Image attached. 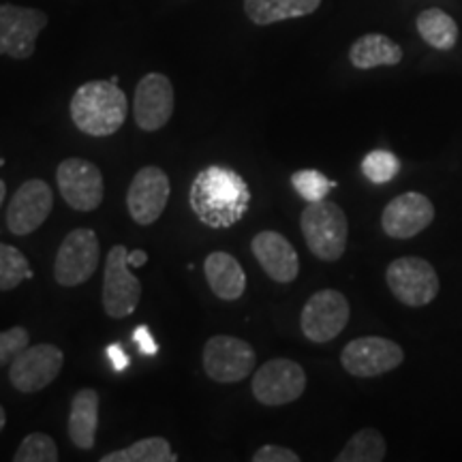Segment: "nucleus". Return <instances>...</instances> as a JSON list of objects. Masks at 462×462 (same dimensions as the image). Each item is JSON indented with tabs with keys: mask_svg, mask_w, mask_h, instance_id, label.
<instances>
[{
	"mask_svg": "<svg viewBox=\"0 0 462 462\" xmlns=\"http://www.w3.org/2000/svg\"><path fill=\"white\" fill-rule=\"evenodd\" d=\"M58 446L54 439L43 435V432H32L20 443L14 454V462H56Z\"/></svg>",
	"mask_w": 462,
	"mask_h": 462,
	"instance_id": "nucleus-28",
	"label": "nucleus"
},
{
	"mask_svg": "<svg viewBox=\"0 0 462 462\" xmlns=\"http://www.w3.org/2000/svg\"><path fill=\"white\" fill-rule=\"evenodd\" d=\"M5 198H7V184H5V180H0V206H3Z\"/></svg>",
	"mask_w": 462,
	"mask_h": 462,
	"instance_id": "nucleus-35",
	"label": "nucleus"
},
{
	"mask_svg": "<svg viewBox=\"0 0 462 462\" xmlns=\"http://www.w3.org/2000/svg\"><path fill=\"white\" fill-rule=\"evenodd\" d=\"M170 178L161 167H142L131 180L129 193H126V208L133 221L142 227L157 223L170 201Z\"/></svg>",
	"mask_w": 462,
	"mask_h": 462,
	"instance_id": "nucleus-14",
	"label": "nucleus"
},
{
	"mask_svg": "<svg viewBox=\"0 0 462 462\" xmlns=\"http://www.w3.org/2000/svg\"><path fill=\"white\" fill-rule=\"evenodd\" d=\"M129 251L123 245H116L109 251L103 273V310L107 317L123 319L135 313L142 298V282L129 268Z\"/></svg>",
	"mask_w": 462,
	"mask_h": 462,
	"instance_id": "nucleus-5",
	"label": "nucleus"
},
{
	"mask_svg": "<svg viewBox=\"0 0 462 462\" xmlns=\"http://www.w3.org/2000/svg\"><path fill=\"white\" fill-rule=\"evenodd\" d=\"M148 262V255L143 251H131L129 253V263L135 265V268H140V265H146Z\"/></svg>",
	"mask_w": 462,
	"mask_h": 462,
	"instance_id": "nucleus-34",
	"label": "nucleus"
},
{
	"mask_svg": "<svg viewBox=\"0 0 462 462\" xmlns=\"http://www.w3.org/2000/svg\"><path fill=\"white\" fill-rule=\"evenodd\" d=\"M432 221H435V206L426 195L415 190L398 195L383 208L381 215V227L390 238L396 240L413 238L430 227Z\"/></svg>",
	"mask_w": 462,
	"mask_h": 462,
	"instance_id": "nucleus-17",
	"label": "nucleus"
},
{
	"mask_svg": "<svg viewBox=\"0 0 462 462\" xmlns=\"http://www.w3.org/2000/svg\"><path fill=\"white\" fill-rule=\"evenodd\" d=\"M107 356H109V360H112L114 371H125V368L129 366V356L125 354L123 346H120L118 343L107 346Z\"/></svg>",
	"mask_w": 462,
	"mask_h": 462,
	"instance_id": "nucleus-33",
	"label": "nucleus"
},
{
	"mask_svg": "<svg viewBox=\"0 0 462 462\" xmlns=\"http://www.w3.org/2000/svg\"><path fill=\"white\" fill-rule=\"evenodd\" d=\"M204 274L212 293L218 300L234 302L245 296L246 291V274L242 270L238 259L225 251H215L206 257Z\"/></svg>",
	"mask_w": 462,
	"mask_h": 462,
	"instance_id": "nucleus-19",
	"label": "nucleus"
},
{
	"mask_svg": "<svg viewBox=\"0 0 462 462\" xmlns=\"http://www.w3.org/2000/svg\"><path fill=\"white\" fill-rule=\"evenodd\" d=\"M251 248L263 273L274 282H293L298 279V251L279 231H259L251 242Z\"/></svg>",
	"mask_w": 462,
	"mask_h": 462,
	"instance_id": "nucleus-18",
	"label": "nucleus"
},
{
	"mask_svg": "<svg viewBox=\"0 0 462 462\" xmlns=\"http://www.w3.org/2000/svg\"><path fill=\"white\" fill-rule=\"evenodd\" d=\"M56 182L62 199L78 212H92L103 204V173L86 159H65L56 170Z\"/></svg>",
	"mask_w": 462,
	"mask_h": 462,
	"instance_id": "nucleus-13",
	"label": "nucleus"
},
{
	"mask_svg": "<svg viewBox=\"0 0 462 462\" xmlns=\"http://www.w3.org/2000/svg\"><path fill=\"white\" fill-rule=\"evenodd\" d=\"M62 364H65V354L56 345L42 343L26 346L9 364V381L17 392L34 394L48 388L60 374Z\"/></svg>",
	"mask_w": 462,
	"mask_h": 462,
	"instance_id": "nucleus-12",
	"label": "nucleus"
},
{
	"mask_svg": "<svg viewBox=\"0 0 462 462\" xmlns=\"http://www.w3.org/2000/svg\"><path fill=\"white\" fill-rule=\"evenodd\" d=\"M321 0H245V14L253 24L270 26L315 14Z\"/></svg>",
	"mask_w": 462,
	"mask_h": 462,
	"instance_id": "nucleus-22",
	"label": "nucleus"
},
{
	"mask_svg": "<svg viewBox=\"0 0 462 462\" xmlns=\"http://www.w3.org/2000/svg\"><path fill=\"white\" fill-rule=\"evenodd\" d=\"M48 15L32 7L0 5V56L28 60L37 48L39 32L48 26Z\"/></svg>",
	"mask_w": 462,
	"mask_h": 462,
	"instance_id": "nucleus-8",
	"label": "nucleus"
},
{
	"mask_svg": "<svg viewBox=\"0 0 462 462\" xmlns=\"http://www.w3.org/2000/svg\"><path fill=\"white\" fill-rule=\"evenodd\" d=\"M401 171V161L390 150H373L362 161V173L374 184L390 182Z\"/></svg>",
	"mask_w": 462,
	"mask_h": 462,
	"instance_id": "nucleus-27",
	"label": "nucleus"
},
{
	"mask_svg": "<svg viewBox=\"0 0 462 462\" xmlns=\"http://www.w3.org/2000/svg\"><path fill=\"white\" fill-rule=\"evenodd\" d=\"M97 426H99V394L90 388L79 390L71 401L67 424L73 446L79 449L95 448Z\"/></svg>",
	"mask_w": 462,
	"mask_h": 462,
	"instance_id": "nucleus-20",
	"label": "nucleus"
},
{
	"mask_svg": "<svg viewBox=\"0 0 462 462\" xmlns=\"http://www.w3.org/2000/svg\"><path fill=\"white\" fill-rule=\"evenodd\" d=\"M291 184L296 189V193L304 201H319L326 199V195L337 187L332 180H328L321 171L317 170H300L291 176Z\"/></svg>",
	"mask_w": 462,
	"mask_h": 462,
	"instance_id": "nucleus-29",
	"label": "nucleus"
},
{
	"mask_svg": "<svg viewBox=\"0 0 462 462\" xmlns=\"http://www.w3.org/2000/svg\"><path fill=\"white\" fill-rule=\"evenodd\" d=\"M404 360L402 346L383 337H362L345 345L340 364L357 379H373L398 368Z\"/></svg>",
	"mask_w": 462,
	"mask_h": 462,
	"instance_id": "nucleus-10",
	"label": "nucleus"
},
{
	"mask_svg": "<svg viewBox=\"0 0 462 462\" xmlns=\"http://www.w3.org/2000/svg\"><path fill=\"white\" fill-rule=\"evenodd\" d=\"M385 282L398 302L413 309L430 304L441 289L437 270L421 257L394 259L385 270Z\"/></svg>",
	"mask_w": 462,
	"mask_h": 462,
	"instance_id": "nucleus-4",
	"label": "nucleus"
},
{
	"mask_svg": "<svg viewBox=\"0 0 462 462\" xmlns=\"http://www.w3.org/2000/svg\"><path fill=\"white\" fill-rule=\"evenodd\" d=\"M28 343H31V334L22 326L0 332V368L9 366L14 357L26 349Z\"/></svg>",
	"mask_w": 462,
	"mask_h": 462,
	"instance_id": "nucleus-30",
	"label": "nucleus"
},
{
	"mask_svg": "<svg viewBox=\"0 0 462 462\" xmlns=\"http://www.w3.org/2000/svg\"><path fill=\"white\" fill-rule=\"evenodd\" d=\"M388 454L385 439L379 430L362 429L340 449L337 462H381Z\"/></svg>",
	"mask_w": 462,
	"mask_h": 462,
	"instance_id": "nucleus-24",
	"label": "nucleus"
},
{
	"mask_svg": "<svg viewBox=\"0 0 462 462\" xmlns=\"http://www.w3.org/2000/svg\"><path fill=\"white\" fill-rule=\"evenodd\" d=\"M253 396L265 407L296 402L306 390V373L298 362L289 357L268 360L253 374Z\"/></svg>",
	"mask_w": 462,
	"mask_h": 462,
	"instance_id": "nucleus-7",
	"label": "nucleus"
},
{
	"mask_svg": "<svg viewBox=\"0 0 462 462\" xmlns=\"http://www.w3.org/2000/svg\"><path fill=\"white\" fill-rule=\"evenodd\" d=\"M5 424H7V413H5V409L0 407V432H3Z\"/></svg>",
	"mask_w": 462,
	"mask_h": 462,
	"instance_id": "nucleus-36",
	"label": "nucleus"
},
{
	"mask_svg": "<svg viewBox=\"0 0 462 462\" xmlns=\"http://www.w3.org/2000/svg\"><path fill=\"white\" fill-rule=\"evenodd\" d=\"M54 208V193L50 184L39 178L26 180L15 190L7 208V227L14 236H28L48 221Z\"/></svg>",
	"mask_w": 462,
	"mask_h": 462,
	"instance_id": "nucleus-16",
	"label": "nucleus"
},
{
	"mask_svg": "<svg viewBox=\"0 0 462 462\" xmlns=\"http://www.w3.org/2000/svg\"><path fill=\"white\" fill-rule=\"evenodd\" d=\"M255 351L246 340L218 334L204 346V371L215 383H238L255 368Z\"/></svg>",
	"mask_w": 462,
	"mask_h": 462,
	"instance_id": "nucleus-11",
	"label": "nucleus"
},
{
	"mask_svg": "<svg viewBox=\"0 0 462 462\" xmlns=\"http://www.w3.org/2000/svg\"><path fill=\"white\" fill-rule=\"evenodd\" d=\"M351 317V306L337 289H321L306 300L300 328L310 343H330L345 330Z\"/></svg>",
	"mask_w": 462,
	"mask_h": 462,
	"instance_id": "nucleus-6",
	"label": "nucleus"
},
{
	"mask_svg": "<svg viewBox=\"0 0 462 462\" xmlns=\"http://www.w3.org/2000/svg\"><path fill=\"white\" fill-rule=\"evenodd\" d=\"M0 167H3V159H0Z\"/></svg>",
	"mask_w": 462,
	"mask_h": 462,
	"instance_id": "nucleus-37",
	"label": "nucleus"
},
{
	"mask_svg": "<svg viewBox=\"0 0 462 462\" xmlns=\"http://www.w3.org/2000/svg\"><path fill=\"white\" fill-rule=\"evenodd\" d=\"M99 238L92 229H73L56 253L54 279L62 287L84 285L99 265Z\"/></svg>",
	"mask_w": 462,
	"mask_h": 462,
	"instance_id": "nucleus-9",
	"label": "nucleus"
},
{
	"mask_svg": "<svg viewBox=\"0 0 462 462\" xmlns=\"http://www.w3.org/2000/svg\"><path fill=\"white\" fill-rule=\"evenodd\" d=\"M189 206L201 225L210 229L234 227L251 206V189L238 171L210 165L195 176Z\"/></svg>",
	"mask_w": 462,
	"mask_h": 462,
	"instance_id": "nucleus-1",
	"label": "nucleus"
},
{
	"mask_svg": "<svg viewBox=\"0 0 462 462\" xmlns=\"http://www.w3.org/2000/svg\"><path fill=\"white\" fill-rule=\"evenodd\" d=\"M133 340H135V345L140 346V351L143 356H154L159 351V346H157V343H154L148 326H137L135 330H133Z\"/></svg>",
	"mask_w": 462,
	"mask_h": 462,
	"instance_id": "nucleus-32",
	"label": "nucleus"
},
{
	"mask_svg": "<svg viewBox=\"0 0 462 462\" xmlns=\"http://www.w3.org/2000/svg\"><path fill=\"white\" fill-rule=\"evenodd\" d=\"M253 462H300V456L282 446H263L253 454Z\"/></svg>",
	"mask_w": 462,
	"mask_h": 462,
	"instance_id": "nucleus-31",
	"label": "nucleus"
},
{
	"mask_svg": "<svg viewBox=\"0 0 462 462\" xmlns=\"http://www.w3.org/2000/svg\"><path fill=\"white\" fill-rule=\"evenodd\" d=\"M404 51L396 42L379 32L364 34V37L356 39L349 50L351 65L360 71H368V69L377 67H396L402 60Z\"/></svg>",
	"mask_w": 462,
	"mask_h": 462,
	"instance_id": "nucleus-21",
	"label": "nucleus"
},
{
	"mask_svg": "<svg viewBox=\"0 0 462 462\" xmlns=\"http://www.w3.org/2000/svg\"><path fill=\"white\" fill-rule=\"evenodd\" d=\"M31 276V263L22 251L0 242V291H11Z\"/></svg>",
	"mask_w": 462,
	"mask_h": 462,
	"instance_id": "nucleus-26",
	"label": "nucleus"
},
{
	"mask_svg": "<svg viewBox=\"0 0 462 462\" xmlns=\"http://www.w3.org/2000/svg\"><path fill=\"white\" fill-rule=\"evenodd\" d=\"M306 246L321 262H338L345 255L349 223L343 208L334 201H310L300 217Z\"/></svg>",
	"mask_w": 462,
	"mask_h": 462,
	"instance_id": "nucleus-3",
	"label": "nucleus"
},
{
	"mask_svg": "<svg viewBox=\"0 0 462 462\" xmlns=\"http://www.w3.org/2000/svg\"><path fill=\"white\" fill-rule=\"evenodd\" d=\"M69 109L73 125L86 135L109 137L125 125L129 101L114 79H92L75 90Z\"/></svg>",
	"mask_w": 462,
	"mask_h": 462,
	"instance_id": "nucleus-2",
	"label": "nucleus"
},
{
	"mask_svg": "<svg viewBox=\"0 0 462 462\" xmlns=\"http://www.w3.org/2000/svg\"><path fill=\"white\" fill-rule=\"evenodd\" d=\"M415 26H418L420 37L435 50L449 51L458 42V24L452 15L439 7L421 11L415 20Z\"/></svg>",
	"mask_w": 462,
	"mask_h": 462,
	"instance_id": "nucleus-23",
	"label": "nucleus"
},
{
	"mask_svg": "<svg viewBox=\"0 0 462 462\" xmlns=\"http://www.w3.org/2000/svg\"><path fill=\"white\" fill-rule=\"evenodd\" d=\"M178 460L176 454H171L170 441L163 437H148L142 441L133 443L131 448L118 449L103 456L101 462H173Z\"/></svg>",
	"mask_w": 462,
	"mask_h": 462,
	"instance_id": "nucleus-25",
	"label": "nucleus"
},
{
	"mask_svg": "<svg viewBox=\"0 0 462 462\" xmlns=\"http://www.w3.org/2000/svg\"><path fill=\"white\" fill-rule=\"evenodd\" d=\"M173 107H176V97L170 78H165L163 73L143 75L133 99V118L137 126L148 133L163 129L170 123Z\"/></svg>",
	"mask_w": 462,
	"mask_h": 462,
	"instance_id": "nucleus-15",
	"label": "nucleus"
}]
</instances>
